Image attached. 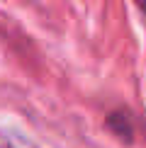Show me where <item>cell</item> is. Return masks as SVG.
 Wrapping results in <instances>:
<instances>
[{
  "label": "cell",
  "instance_id": "obj_1",
  "mask_svg": "<svg viewBox=\"0 0 146 148\" xmlns=\"http://www.w3.org/2000/svg\"><path fill=\"white\" fill-rule=\"evenodd\" d=\"M107 124L112 126V129H114V131L119 134L122 138H129V136H132V126L127 124L124 119H122V114H110V119H107Z\"/></svg>",
  "mask_w": 146,
  "mask_h": 148
}]
</instances>
